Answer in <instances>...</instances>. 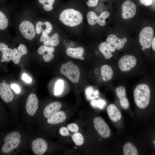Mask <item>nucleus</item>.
I'll return each mask as SVG.
<instances>
[{"instance_id": "23", "label": "nucleus", "mask_w": 155, "mask_h": 155, "mask_svg": "<svg viewBox=\"0 0 155 155\" xmlns=\"http://www.w3.org/2000/svg\"><path fill=\"white\" fill-rule=\"evenodd\" d=\"M84 51V49L82 47L69 48L66 49V53L68 56L72 58L84 60V58L82 56Z\"/></svg>"}, {"instance_id": "16", "label": "nucleus", "mask_w": 155, "mask_h": 155, "mask_svg": "<svg viewBox=\"0 0 155 155\" xmlns=\"http://www.w3.org/2000/svg\"><path fill=\"white\" fill-rule=\"evenodd\" d=\"M55 51L53 47H49L45 45H42L38 48V52L40 55H42L45 62H49L53 59L54 55L53 54Z\"/></svg>"}, {"instance_id": "3", "label": "nucleus", "mask_w": 155, "mask_h": 155, "mask_svg": "<svg viewBox=\"0 0 155 155\" xmlns=\"http://www.w3.org/2000/svg\"><path fill=\"white\" fill-rule=\"evenodd\" d=\"M60 73L65 76L72 82L77 83L80 76V70L78 67L71 61L62 64L60 67Z\"/></svg>"}, {"instance_id": "40", "label": "nucleus", "mask_w": 155, "mask_h": 155, "mask_svg": "<svg viewBox=\"0 0 155 155\" xmlns=\"http://www.w3.org/2000/svg\"><path fill=\"white\" fill-rule=\"evenodd\" d=\"M44 9L47 11H50L53 9L52 5L49 4H44L43 6Z\"/></svg>"}, {"instance_id": "17", "label": "nucleus", "mask_w": 155, "mask_h": 155, "mask_svg": "<svg viewBox=\"0 0 155 155\" xmlns=\"http://www.w3.org/2000/svg\"><path fill=\"white\" fill-rule=\"evenodd\" d=\"M62 107L61 103L57 101L53 102L47 105L43 111V115L46 118H48L59 111Z\"/></svg>"}, {"instance_id": "25", "label": "nucleus", "mask_w": 155, "mask_h": 155, "mask_svg": "<svg viewBox=\"0 0 155 155\" xmlns=\"http://www.w3.org/2000/svg\"><path fill=\"white\" fill-rule=\"evenodd\" d=\"M101 74L103 80L105 82L110 81L112 78L113 74V70L112 67L109 65H104L101 68Z\"/></svg>"}, {"instance_id": "11", "label": "nucleus", "mask_w": 155, "mask_h": 155, "mask_svg": "<svg viewBox=\"0 0 155 155\" xmlns=\"http://www.w3.org/2000/svg\"><path fill=\"white\" fill-rule=\"evenodd\" d=\"M32 150L36 155H42L45 152L48 148L46 141L43 139L39 138L34 140L31 144Z\"/></svg>"}, {"instance_id": "34", "label": "nucleus", "mask_w": 155, "mask_h": 155, "mask_svg": "<svg viewBox=\"0 0 155 155\" xmlns=\"http://www.w3.org/2000/svg\"><path fill=\"white\" fill-rule=\"evenodd\" d=\"M59 133L61 135L63 136H67L69 135L68 129L64 127H61L59 129Z\"/></svg>"}, {"instance_id": "36", "label": "nucleus", "mask_w": 155, "mask_h": 155, "mask_svg": "<svg viewBox=\"0 0 155 155\" xmlns=\"http://www.w3.org/2000/svg\"><path fill=\"white\" fill-rule=\"evenodd\" d=\"M55 0H38L39 2L41 4H49L52 5Z\"/></svg>"}, {"instance_id": "27", "label": "nucleus", "mask_w": 155, "mask_h": 155, "mask_svg": "<svg viewBox=\"0 0 155 155\" xmlns=\"http://www.w3.org/2000/svg\"><path fill=\"white\" fill-rule=\"evenodd\" d=\"M72 138L76 145L81 146L83 145L84 139L82 135L79 132H75L71 136Z\"/></svg>"}, {"instance_id": "13", "label": "nucleus", "mask_w": 155, "mask_h": 155, "mask_svg": "<svg viewBox=\"0 0 155 155\" xmlns=\"http://www.w3.org/2000/svg\"><path fill=\"white\" fill-rule=\"evenodd\" d=\"M0 96L5 102L8 103L13 100V94L9 84L5 82L0 84Z\"/></svg>"}, {"instance_id": "29", "label": "nucleus", "mask_w": 155, "mask_h": 155, "mask_svg": "<svg viewBox=\"0 0 155 155\" xmlns=\"http://www.w3.org/2000/svg\"><path fill=\"white\" fill-rule=\"evenodd\" d=\"M8 24V20L4 14L0 11V30H3L6 29Z\"/></svg>"}, {"instance_id": "44", "label": "nucleus", "mask_w": 155, "mask_h": 155, "mask_svg": "<svg viewBox=\"0 0 155 155\" xmlns=\"http://www.w3.org/2000/svg\"><path fill=\"white\" fill-rule=\"evenodd\" d=\"M153 144H155V140H154V141H153Z\"/></svg>"}, {"instance_id": "41", "label": "nucleus", "mask_w": 155, "mask_h": 155, "mask_svg": "<svg viewBox=\"0 0 155 155\" xmlns=\"http://www.w3.org/2000/svg\"><path fill=\"white\" fill-rule=\"evenodd\" d=\"M152 49L155 51V37L153 38L152 42Z\"/></svg>"}, {"instance_id": "15", "label": "nucleus", "mask_w": 155, "mask_h": 155, "mask_svg": "<svg viewBox=\"0 0 155 155\" xmlns=\"http://www.w3.org/2000/svg\"><path fill=\"white\" fill-rule=\"evenodd\" d=\"M116 95L119 99L120 105L122 108L127 109L129 108V103L126 95V89L123 86L117 87L116 89Z\"/></svg>"}, {"instance_id": "38", "label": "nucleus", "mask_w": 155, "mask_h": 155, "mask_svg": "<svg viewBox=\"0 0 155 155\" xmlns=\"http://www.w3.org/2000/svg\"><path fill=\"white\" fill-rule=\"evenodd\" d=\"M11 88L13 89L16 93L20 92V88L19 86L15 84H12L11 86Z\"/></svg>"}, {"instance_id": "33", "label": "nucleus", "mask_w": 155, "mask_h": 155, "mask_svg": "<svg viewBox=\"0 0 155 155\" xmlns=\"http://www.w3.org/2000/svg\"><path fill=\"white\" fill-rule=\"evenodd\" d=\"M18 50L23 55H26L28 53L26 47L22 44H20L19 45L18 48Z\"/></svg>"}, {"instance_id": "14", "label": "nucleus", "mask_w": 155, "mask_h": 155, "mask_svg": "<svg viewBox=\"0 0 155 155\" xmlns=\"http://www.w3.org/2000/svg\"><path fill=\"white\" fill-rule=\"evenodd\" d=\"M127 40L126 38L124 37L122 39H121L113 34L109 35L106 38V42L113 45V46L117 50L122 49Z\"/></svg>"}, {"instance_id": "31", "label": "nucleus", "mask_w": 155, "mask_h": 155, "mask_svg": "<svg viewBox=\"0 0 155 155\" xmlns=\"http://www.w3.org/2000/svg\"><path fill=\"white\" fill-rule=\"evenodd\" d=\"M67 129L72 132H77L79 130V127L76 123H72L68 124Z\"/></svg>"}, {"instance_id": "42", "label": "nucleus", "mask_w": 155, "mask_h": 155, "mask_svg": "<svg viewBox=\"0 0 155 155\" xmlns=\"http://www.w3.org/2000/svg\"><path fill=\"white\" fill-rule=\"evenodd\" d=\"M142 49L143 51H144L145 50V48L144 47H142Z\"/></svg>"}, {"instance_id": "32", "label": "nucleus", "mask_w": 155, "mask_h": 155, "mask_svg": "<svg viewBox=\"0 0 155 155\" xmlns=\"http://www.w3.org/2000/svg\"><path fill=\"white\" fill-rule=\"evenodd\" d=\"M91 103L92 105L96 106L100 109L103 108L106 103L104 101L101 100L99 101L94 100L92 101Z\"/></svg>"}, {"instance_id": "8", "label": "nucleus", "mask_w": 155, "mask_h": 155, "mask_svg": "<svg viewBox=\"0 0 155 155\" xmlns=\"http://www.w3.org/2000/svg\"><path fill=\"white\" fill-rule=\"evenodd\" d=\"M137 62V59L134 56L130 55H125L119 59L118 66L122 71L127 72L133 68L136 65Z\"/></svg>"}, {"instance_id": "18", "label": "nucleus", "mask_w": 155, "mask_h": 155, "mask_svg": "<svg viewBox=\"0 0 155 155\" xmlns=\"http://www.w3.org/2000/svg\"><path fill=\"white\" fill-rule=\"evenodd\" d=\"M99 49L106 59H109L113 56L112 52L116 51V49L107 42L101 43L99 46Z\"/></svg>"}, {"instance_id": "5", "label": "nucleus", "mask_w": 155, "mask_h": 155, "mask_svg": "<svg viewBox=\"0 0 155 155\" xmlns=\"http://www.w3.org/2000/svg\"><path fill=\"white\" fill-rule=\"evenodd\" d=\"M154 35V30L152 27L147 26L143 29L139 36V42L141 46L145 49L150 48L152 45Z\"/></svg>"}, {"instance_id": "4", "label": "nucleus", "mask_w": 155, "mask_h": 155, "mask_svg": "<svg viewBox=\"0 0 155 155\" xmlns=\"http://www.w3.org/2000/svg\"><path fill=\"white\" fill-rule=\"evenodd\" d=\"M4 144L1 148L2 152L8 153L18 147L21 141V136L17 131L13 132L7 135L4 139Z\"/></svg>"}, {"instance_id": "20", "label": "nucleus", "mask_w": 155, "mask_h": 155, "mask_svg": "<svg viewBox=\"0 0 155 155\" xmlns=\"http://www.w3.org/2000/svg\"><path fill=\"white\" fill-rule=\"evenodd\" d=\"M107 111L109 118L114 122H117L121 118L120 112L117 106L113 104H111L108 106Z\"/></svg>"}, {"instance_id": "24", "label": "nucleus", "mask_w": 155, "mask_h": 155, "mask_svg": "<svg viewBox=\"0 0 155 155\" xmlns=\"http://www.w3.org/2000/svg\"><path fill=\"white\" fill-rule=\"evenodd\" d=\"M0 51L2 53V62L11 61L12 59L13 50L8 47L5 44L0 42Z\"/></svg>"}, {"instance_id": "30", "label": "nucleus", "mask_w": 155, "mask_h": 155, "mask_svg": "<svg viewBox=\"0 0 155 155\" xmlns=\"http://www.w3.org/2000/svg\"><path fill=\"white\" fill-rule=\"evenodd\" d=\"M22 56L16 49L14 48L13 50L12 60L15 64H17L20 63V59Z\"/></svg>"}, {"instance_id": "10", "label": "nucleus", "mask_w": 155, "mask_h": 155, "mask_svg": "<svg viewBox=\"0 0 155 155\" xmlns=\"http://www.w3.org/2000/svg\"><path fill=\"white\" fill-rule=\"evenodd\" d=\"M122 16L123 19H130L135 15L136 11V6L132 1L129 0L125 1L122 5Z\"/></svg>"}, {"instance_id": "9", "label": "nucleus", "mask_w": 155, "mask_h": 155, "mask_svg": "<svg viewBox=\"0 0 155 155\" xmlns=\"http://www.w3.org/2000/svg\"><path fill=\"white\" fill-rule=\"evenodd\" d=\"M19 29L22 34L28 40H32L35 37L36 32L34 26L29 21L22 22L19 25Z\"/></svg>"}, {"instance_id": "21", "label": "nucleus", "mask_w": 155, "mask_h": 155, "mask_svg": "<svg viewBox=\"0 0 155 155\" xmlns=\"http://www.w3.org/2000/svg\"><path fill=\"white\" fill-rule=\"evenodd\" d=\"M40 41L43 42L45 46H56L59 44V39L58 34L56 33L51 37L47 35L42 36L40 38Z\"/></svg>"}, {"instance_id": "12", "label": "nucleus", "mask_w": 155, "mask_h": 155, "mask_svg": "<svg viewBox=\"0 0 155 155\" xmlns=\"http://www.w3.org/2000/svg\"><path fill=\"white\" fill-rule=\"evenodd\" d=\"M38 101L35 94L32 93L28 96L26 104V109L28 114L33 116L37 110Z\"/></svg>"}, {"instance_id": "35", "label": "nucleus", "mask_w": 155, "mask_h": 155, "mask_svg": "<svg viewBox=\"0 0 155 155\" xmlns=\"http://www.w3.org/2000/svg\"><path fill=\"white\" fill-rule=\"evenodd\" d=\"M98 0H89L87 2V5L90 7H93L96 6L98 3Z\"/></svg>"}, {"instance_id": "19", "label": "nucleus", "mask_w": 155, "mask_h": 155, "mask_svg": "<svg viewBox=\"0 0 155 155\" xmlns=\"http://www.w3.org/2000/svg\"><path fill=\"white\" fill-rule=\"evenodd\" d=\"M52 29V26L49 22H43L39 21L36 24V32L37 34H40L42 31V35H47Z\"/></svg>"}, {"instance_id": "43", "label": "nucleus", "mask_w": 155, "mask_h": 155, "mask_svg": "<svg viewBox=\"0 0 155 155\" xmlns=\"http://www.w3.org/2000/svg\"><path fill=\"white\" fill-rule=\"evenodd\" d=\"M6 82L4 80H3V81H2L4 83V82Z\"/></svg>"}, {"instance_id": "2", "label": "nucleus", "mask_w": 155, "mask_h": 155, "mask_svg": "<svg viewBox=\"0 0 155 155\" xmlns=\"http://www.w3.org/2000/svg\"><path fill=\"white\" fill-rule=\"evenodd\" d=\"M59 19L65 25L73 27L80 24L83 20L82 14L73 9H65L60 14Z\"/></svg>"}, {"instance_id": "37", "label": "nucleus", "mask_w": 155, "mask_h": 155, "mask_svg": "<svg viewBox=\"0 0 155 155\" xmlns=\"http://www.w3.org/2000/svg\"><path fill=\"white\" fill-rule=\"evenodd\" d=\"M22 79L28 83H30L32 81L31 78L26 73L22 74Z\"/></svg>"}, {"instance_id": "45", "label": "nucleus", "mask_w": 155, "mask_h": 155, "mask_svg": "<svg viewBox=\"0 0 155 155\" xmlns=\"http://www.w3.org/2000/svg\"><path fill=\"white\" fill-rule=\"evenodd\" d=\"M154 1H155V0H153Z\"/></svg>"}, {"instance_id": "6", "label": "nucleus", "mask_w": 155, "mask_h": 155, "mask_svg": "<svg viewBox=\"0 0 155 155\" xmlns=\"http://www.w3.org/2000/svg\"><path fill=\"white\" fill-rule=\"evenodd\" d=\"M94 128L102 137L106 138L111 135V131L107 123L103 119L99 117H95L94 120Z\"/></svg>"}, {"instance_id": "39", "label": "nucleus", "mask_w": 155, "mask_h": 155, "mask_svg": "<svg viewBox=\"0 0 155 155\" xmlns=\"http://www.w3.org/2000/svg\"><path fill=\"white\" fill-rule=\"evenodd\" d=\"M140 2L142 4L145 6H149L152 4V0H140Z\"/></svg>"}, {"instance_id": "7", "label": "nucleus", "mask_w": 155, "mask_h": 155, "mask_svg": "<svg viewBox=\"0 0 155 155\" xmlns=\"http://www.w3.org/2000/svg\"><path fill=\"white\" fill-rule=\"evenodd\" d=\"M110 14L108 11H105L98 17L94 12L90 11L88 13L86 17L88 23L90 25L93 26L98 23L100 26H103L106 24V19L109 17Z\"/></svg>"}, {"instance_id": "26", "label": "nucleus", "mask_w": 155, "mask_h": 155, "mask_svg": "<svg viewBox=\"0 0 155 155\" xmlns=\"http://www.w3.org/2000/svg\"><path fill=\"white\" fill-rule=\"evenodd\" d=\"M123 152L125 155H137L138 151L136 148L131 143H125L123 147Z\"/></svg>"}, {"instance_id": "28", "label": "nucleus", "mask_w": 155, "mask_h": 155, "mask_svg": "<svg viewBox=\"0 0 155 155\" xmlns=\"http://www.w3.org/2000/svg\"><path fill=\"white\" fill-rule=\"evenodd\" d=\"M64 82L63 80L59 79L55 82L54 89V94L58 95L62 92L64 86Z\"/></svg>"}, {"instance_id": "1", "label": "nucleus", "mask_w": 155, "mask_h": 155, "mask_svg": "<svg viewBox=\"0 0 155 155\" xmlns=\"http://www.w3.org/2000/svg\"><path fill=\"white\" fill-rule=\"evenodd\" d=\"M133 96L137 106L141 109L146 108L150 99V91L149 86L145 84H139L134 90Z\"/></svg>"}, {"instance_id": "22", "label": "nucleus", "mask_w": 155, "mask_h": 155, "mask_svg": "<svg viewBox=\"0 0 155 155\" xmlns=\"http://www.w3.org/2000/svg\"><path fill=\"white\" fill-rule=\"evenodd\" d=\"M67 118V115L63 111L57 112L54 115L48 118V123L51 124H56L64 122Z\"/></svg>"}]
</instances>
